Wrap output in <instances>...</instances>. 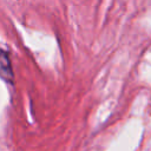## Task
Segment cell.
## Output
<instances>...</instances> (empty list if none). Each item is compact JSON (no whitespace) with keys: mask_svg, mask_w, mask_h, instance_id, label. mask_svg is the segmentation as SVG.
Instances as JSON below:
<instances>
[{"mask_svg":"<svg viewBox=\"0 0 151 151\" xmlns=\"http://www.w3.org/2000/svg\"><path fill=\"white\" fill-rule=\"evenodd\" d=\"M1 73L6 80L8 81L12 80L13 73H12V67H11V60L5 50L1 51Z\"/></svg>","mask_w":151,"mask_h":151,"instance_id":"cell-1","label":"cell"}]
</instances>
